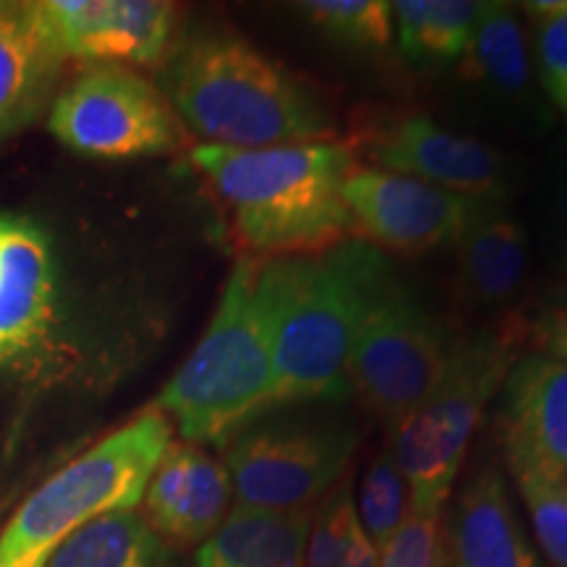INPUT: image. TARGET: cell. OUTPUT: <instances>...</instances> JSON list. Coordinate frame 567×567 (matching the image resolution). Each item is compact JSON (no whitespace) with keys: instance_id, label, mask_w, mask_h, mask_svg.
Here are the masks:
<instances>
[{"instance_id":"cell-1","label":"cell","mask_w":567,"mask_h":567,"mask_svg":"<svg viewBox=\"0 0 567 567\" xmlns=\"http://www.w3.org/2000/svg\"><path fill=\"white\" fill-rule=\"evenodd\" d=\"M155 84L184 130L205 145L258 151L339 140L321 92L237 32H184L161 61Z\"/></svg>"},{"instance_id":"cell-2","label":"cell","mask_w":567,"mask_h":567,"mask_svg":"<svg viewBox=\"0 0 567 567\" xmlns=\"http://www.w3.org/2000/svg\"><path fill=\"white\" fill-rule=\"evenodd\" d=\"M255 297L274 360L276 405L350 396L347 360L371 297L394 274L384 250L347 239L321 255L255 260Z\"/></svg>"},{"instance_id":"cell-3","label":"cell","mask_w":567,"mask_h":567,"mask_svg":"<svg viewBox=\"0 0 567 567\" xmlns=\"http://www.w3.org/2000/svg\"><path fill=\"white\" fill-rule=\"evenodd\" d=\"M195 168L231 213L234 234L252 260L302 258L360 239L344 182L360 166L350 140L300 145H197Z\"/></svg>"},{"instance_id":"cell-4","label":"cell","mask_w":567,"mask_h":567,"mask_svg":"<svg viewBox=\"0 0 567 567\" xmlns=\"http://www.w3.org/2000/svg\"><path fill=\"white\" fill-rule=\"evenodd\" d=\"M523 316L452 339L442 373L417 405L392 423L389 450L410 488V513H442L467 444L509 368L523 354Z\"/></svg>"},{"instance_id":"cell-5","label":"cell","mask_w":567,"mask_h":567,"mask_svg":"<svg viewBox=\"0 0 567 567\" xmlns=\"http://www.w3.org/2000/svg\"><path fill=\"white\" fill-rule=\"evenodd\" d=\"M255 266L252 258L234 266L210 326L153 405L187 444L224 446L274 408V360L255 297Z\"/></svg>"},{"instance_id":"cell-6","label":"cell","mask_w":567,"mask_h":567,"mask_svg":"<svg viewBox=\"0 0 567 567\" xmlns=\"http://www.w3.org/2000/svg\"><path fill=\"white\" fill-rule=\"evenodd\" d=\"M172 434V421L151 408L63 465L3 528L0 567H45L74 530L137 507Z\"/></svg>"},{"instance_id":"cell-7","label":"cell","mask_w":567,"mask_h":567,"mask_svg":"<svg viewBox=\"0 0 567 567\" xmlns=\"http://www.w3.org/2000/svg\"><path fill=\"white\" fill-rule=\"evenodd\" d=\"M360 444L358 423L342 405H276L226 442L234 507L255 513H313L342 481Z\"/></svg>"},{"instance_id":"cell-8","label":"cell","mask_w":567,"mask_h":567,"mask_svg":"<svg viewBox=\"0 0 567 567\" xmlns=\"http://www.w3.org/2000/svg\"><path fill=\"white\" fill-rule=\"evenodd\" d=\"M452 339L434 310L396 274L371 297L354 331L347 384L371 413L396 423L429 394Z\"/></svg>"},{"instance_id":"cell-9","label":"cell","mask_w":567,"mask_h":567,"mask_svg":"<svg viewBox=\"0 0 567 567\" xmlns=\"http://www.w3.org/2000/svg\"><path fill=\"white\" fill-rule=\"evenodd\" d=\"M48 130L69 151L103 161L168 155L187 142L158 84L116 63L87 66L59 90Z\"/></svg>"},{"instance_id":"cell-10","label":"cell","mask_w":567,"mask_h":567,"mask_svg":"<svg viewBox=\"0 0 567 567\" xmlns=\"http://www.w3.org/2000/svg\"><path fill=\"white\" fill-rule=\"evenodd\" d=\"M450 109L460 124L505 140H542L555 130L557 113L538 84L528 32L513 6L486 3L452 71Z\"/></svg>"},{"instance_id":"cell-11","label":"cell","mask_w":567,"mask_h":567,"mask_svg":"<svg viewBox=\"0 0 567 567\" xmlns=\"http://www.w3.org/2000/svg\"><path fill=\"white\" fill-rule=\"evenodd\" d=\"M358 158L379 172L410 176L465 197L509 200L517 174L492 142L450 130L429 113L379 111L363 116L350 140Z\"/></svg>"},{"instance_id":"cell-12","label":"cell","mask_w":567,"mask_h":567,"mask_svg":"<svg viewBox=\"0 0 567 567\" xmlns=\"http://www.w3.org/2000/svg\"><path fill=\"white\" fill-rule=\"evenodd\" d=\"M344 203L360 239L400 255L455 245L471 210V197L371 166H358L350 174Z\"/></svg>"},{"instance_id":"cell-13","label":"cell","mask_w":567,"mask_h":567,"mask_svg":"<svg viewBox=\"0 0 567 567\" xmlns=\"http://www.w3.org/2000/svg\"><path fill=\"white\" fill-rule=\"evenodd\" d=\"M496 434L515 478L567 481V363L520 354L496 394Z\"/></svg>"},{"instance_id":"cell-14","label":"cell","mask_w":567,"mask_h":567,"mask_svg":"<svg viewBox=\"0 0 567 567\" xmlns=\"http://www.w3.org/2000/svg\"><path fill=\"white\" fill-rule=\"evenodd\" d=\"M66 59L155 66L174 42L176 11L163 0H42Z\"/></svg>"},{"instance_id":"cell-15","label":"cell","mask_w":567,"mask_h":567,"mask_svg":"<svg viewBox=\"0 0 567 567\" xmlns=\"http://www.w3.org/2000/svg\"><path fill=\"white\" fill-rule=\"evenodd\" d=\"M455 281L467 308L494 316H517L530 268V237L509 200L471 197L463 231L455 239Z\"/></svg>"},{"instance_id":"cell-16","label":"cell","mask_w":567,"mask_h":567,"mask_svg":"<svg viewBox=\"0 0 567 567\" xmlns=\"http://www.w3.org/2000/svg\"><path fill=\"white\" fill-rule=\"evenodd\" d=\"M66 61L42 0H0V142L51 111Z\"/></svg>"},{"instance_id":"cell-17","label":"cell","mask_w":567,"mask_h":567,"mask_svg":"<svg viewBox=\"0 0 567 567\" xmlns=\"http://www.w3.org/2000/svg\"><path fill=\"white\" fill-rule=\"evenodd\" d=\"M226 465L203 446L172 442L147 481L142 505L147 526L176 544H203L229 515Z\"/></svg>"},{"instance_id":"cell-18","label":"cell","mask_w":567,"mask_h":567,"mask_svg":"<svg viewBox=\"0 0 567 567\" xmlns=\"http://www.w3.org/2000/svg\"><path fill=\"white\" fill-rule=\"evenodd\" d=\"M51 243L27 218L0 213V352L6 358L38 342L53 313Z\"/></svg>"},{"instance_id":"cell-19","label":"cell","mask_w":567,"mask_h":567,"mask_svg":"<svg viewBox=\"0 0 567 567\" xmlns=\"http://www.w3.org/2000/svg\"><path fill=\"white\" fill-rule=\"evenodd\" d=\"M444 567H542L494 465L473 473L444 528Z\"/></svg>"},{"instance_id":"cell-20","label":"cell","mask_w":567,"mask_h":567,"mask_svg":"<svg viewBox=\"0 0 567 567\" xmlns=\"http://www.w3.org/2000/svg\"><path fill=\"white\" fill-rule=\"evenodd\" d=\"M313 513L276 515L231 507L216 534L200 544L195 567H302Z\"/></svg>"},{"instance_id":"cell-21","label":"cell","mask_w":567,"mask_h":567,"mask_svg":"<svg viewBox=\"0 0 567 567\" xmlns=\"http://www.w3.org/2000/svg\"><path fill=\"white\" fill-rule=\"evenodd\" d=\"M486 3L473 0H400L392 3L400 53L417 69L455 66L471 45Z\"/></svg>"},{"instance_id":"cell-22","label":"cell","mask_w":567,"mask_h":567,"mask_svg":"<svg viewBox=\"0 0 567 567\" xmlns=\"http://www.w3.org/2000/svg\"><path fill=\"white\" fill-rule=\"evenodd\" d=\"M45 567H172L163 538L134 509L111 513L74 530Z\"/></svg>"},{"instance_id":"cell-23","label":"cell","mask_w":567,"mask_h":567,"mask_svg":"<svg viewBox=\"0 0 567 567\" xmlns=\"http://www.w3.org/2000/svg\"><path fill=\"white\" fill-rule=\"evenodd\" d=\"M379 549L360 526L352 484L339 481L310 517L302 567H375Z\"/></svg>"},{"instance_id":"cell-24","label":"cell","mask_w":567,"mask_h":567,"mask_svg":"<svg viewBox=\"0 0 567 567\" xmlns=\"http://www.w3.org/2000/svg\"><path fill=\"white\" fill-rule=\"evenodd\" d=\"M300 9L316 30L339 45L381 51L394 38L392 3L384 0H310Z\"/></svg>"},{"instance_id":"cell-25","label":"cell","mask_w":567,"mask_h":567,"mask_svg":"<svg viewBox=\"0 0 567 567\" xmlns=\"http://www.w3.org/2000/svg\"><path fill=\"white\" fill-rule=\"evenodd\" d=\"M354 507H358L360 526L375 549H384L389 538L408 520L410 488L389 446H384L368 465Z\"/></svg>"},{"instance_id":"cell-26","label":"cell","mask_w":567,"mask_h":567,"mask_svg":"<svg viewBox=\"0 0 567 567\" xmlns=\"http://www.w3.org/2000/svg\"><path fill=\"white\" fill-rule=\"evenodd\" d=\"M530 21V55L538 84L551 111L567 118V0H536L523 6Z\"/></svg>"},{"instance_id":"cell-27","label":"cell","mask_w":567,"mask_h":567,"mask_svg":"<svg viewBox=\"0 0 567 567\" xmlns=\"http://www.w3.org/2000/svg\"><path fill=\"white\" fill-rule=\"evenodd\" d=\"M534 231L544 266L551 274L567 276V142L536 179Z\"/></svg>"},{"instance_id":"cell-28","label":"cell","mask_w":567,"mask_h":567,"mask_svg":"<svg viewBox=\"0 0 567 567\" xmlns=\"http://www.w3.org/2000/svg\"><path fill=\"white\" fill-rule=\"evenodd\" d=\"M530 526L544 555L555 567H567V481L515 478Z\"/></svg>"},{"instance_id":"cell-29","label":"cell","mask_w":567,"mask_h":567,"mask_svg":"<svg viewBox=\"0 0 567 567\" xmlns=\"http://www.w3.org/2000/svg\"><path fill=\"white\" fill-rule=\"evenodd\" d=\"M375 567H444L442 513H410L379 549Z\"/></svg>"},{"instance_id":"cell-30","label":"cell","mask_w":567,"mask_h":567,"mask_svg":"<svg viewBox=\"0 0 567 567\" xmlns=\"http://www.w3.org/2000/svg\"><path fill=\"white\" fill-rule=\"evenodd\" d=\"M523 334L534 352L567 363V292L538 305L536 313L523 318Z\"/></svg>"},{"instance_id":"cell-31","label":"cell","mask_w":567,"mask_h":567,"mask_svg":"<svg viewBox=\"0 0 567 567\" xmlns=\"http://www.w3.org/2000/svg\"><path fill=\"white\" fill-rule=\"evenodd\" d=\"M3 360H6V354H3V352H0V363H3Z\"/></svg>"}]
</instances>
